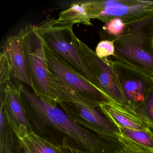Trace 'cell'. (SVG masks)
I'll use <instances>...</instances> for the list:
<instances>
[{"mask_svg": "<svg viewBox=\"0 0 153 153\" xmlns=\"http://www.w3.org/2000/svg\"><path fill=\"white\" fill-rule=\"evenodd\" d=\"M16 85L21 92L22 102L28 119L39 129L50 126L72 140L79 149L87 153H119L124 145L119 139L97 134L79 126L57 106L37 97L21 83Z\"/></svg>", "mask_w": 153, "mask_h": 153, "instance_id": "1", "label": "cell"}, {"mask_svg": "<svg viewBox=\"0 0 153 153\" xmlns=\"http://www.w3.org/2000/svg\"><path fill=\"white\" fill-rule=\"evenodd\" d=\"M125 25L123 34L113 40L112 58L153 76V12Z\"/></svg>", "mask_w": 153, "mask_h": 153, "instance_id": "2", "label": "cell"}, {"mask_svg": "<svg viewBox=\"0 0 153 153\" xmlns=\"http://www.w3.org/2000/svg\"><path fill=\"white\" fill-rule=\"evenodd\" d=\"M54 19L47 18L36 26L39 35L48 48L92 84L91 76L79 56L73 26L58 25Z\"/></svg>", "mask_w": 153, "mask_h": 153, "instance_id": "3", "label": "cell"}, {"mask_svg": "<svg viewBox=\"0 0 153 153\" xmlns=\"http://www.w3.org/2000/svg\"><path fill=\"white\" fill-rule=\"evenodd\" d=\"M18 34L21 37L24 51L28 60L34 94L45 102L58 104L51 93L49 82V68L42 38L36 30V25H27L20 29Z\"/></svg>", "mask_w": 153, "mask_h": 153, "instance_id": "4", "label": "cell"}, {"mask_svg": "<svg viewBox=\"0 0 153 153\" xmlns=\"http://www.w3.org/2000/svg\"><path fill=\"white\" fill-rule=\"evenodd\" d=\"M91 19L105 24L119 18L125 24L153 12V1L142 0H91L80 2Z\"/></svg>", "mask_w": 153, "mask_h": 153, "instance_id": "5", "label": "cell"}, {"mask_svg": "<svg viewBox=\"0 0 153 153\" xmlns=\"http://www.w3.org/2000/svg\"><path fill=\"white\" fill-rule=\"evenodd\" d=\"M76 40L79 56L91 76L92 84L112 101L124 104L121 88L109 59L100 58L78 37Z\"/></svg>", "mask_w": 153, "mask_h": 153, "instance_id": "6", "label": "cell"}, {"mask_svg": "<svg viewBox=\"0 0 153 153\" xmlns=\"http://www.w3.org/2000/svg\"><path fill=\"white\" fill-rule=\"evenodd\" d=\"M42 42L49 71L79 92L88 102L91 107L99 108L101 103L111 100L77 72L63 58L48 48L42 40Z\"/></svg>", "mask_w": 153, "mask_h": 153, "instance_id": "7", "label": "cell"}, {"mask_svg": "<svg viewBox=\"0 0 153 153\" xmlns=\"http://www.w3.org/2000/svg\"><path fill=\"white\" fill-rule=\"evenodd\" d=\"M109 60L121 88L123 105L137 114L148 91L153 85V76L112 57Z\"/></svg>", "mask_w": 153, "mask_h": 153, "instance_id": "8", "label": "cell"}, {"mask_svg": "<svg viewBox=\"0 0 153 153\" xmlns=\"http://www.w3.org/2000/svg\"><path fill=\"white\" fill-rule=\"evenodd\" d=\"M66 114L79 126L97 134L118 139L119 128L96 108L76 102H59Z\"/></svg>", "mask_w": 153, "mask_h": 153, "instance_id": "9", "label": "cell"}, {"mask_svg": "<svg viewBox=\"0 0 153 153\" xmlns=\"http://www.w3.org/2000/svg\"><path fill=\"white\" fill-rule=\"evenodd\" d=\"M0 104L9 124L13 131L24 127L33 130L22 102L21 92L16 84L11 81L1 86Z\"/></svg>", "mask_w": 153, "mask_h": 153, "instance_id": "10", "label": "cell"}, {"mask_svg": "<svg viewBox=\"0 0 153 153\" xmlns=\"http://www.w3.org/2000/svg\"><path fill=\"white\" fill-rule=\"evenodd\" d=\"M12 70L13 76L33 88L28 60L26 56L21 37L18 34L8 37L2 46Z\"/></svg>", "mask_w": 153, "mask_h": 153, "instance_id": "11", "label": "cell"}, {"mask_svg": "<svg viewBox=\"0 0 153 153\" xmlns=\"http://www.w3.org/2000/svg\"><path fill=\"white\" fill-rule=\"evenodd\" d=\"M99 108L117 126L137 130L150 128L136 112L123 104L111 100L101 103Z\"/></svg>", "mask_w": 153, "mask_h": 153, "instance_id": "12", "label": "cell"}, {"mask_svg": "<svg viewBox=\"0 0 153 153\" xmlns=\"http://www.w3.org/2000/svg\"><path fill=\"white\" fill-rule=\"evenodd\" d=\"M118 139L123 143L134 149L153 153V130L150 128L137 130L117 126Z\"/></svg>", "mask_w": 153, "mask_h": 153, "instance_id": "13", "label": "cell"}, {"mask_svg": "<svg viewBox=\"0 0 153 153\" xmlns=\"http://www.w3.org/2000/svg\"><path fill=\"white\" fill-rule=\"evenodd\" d=\"M14 131L18 139L26 145L31 153H61L58 145L55 146L42 137L33 130L22 127Z\"/></svg>", "mask_w": 153, "mask_h": 153, "instance_id": "14", "label": "cell"}, {"mask_svg": "<svg viewBox=\"0 0 153 153\" xmlns=\"http://www.w3.org/2000/svg\"><path fill=\"white\" fill-rule=\"evenodd\" d=\"M91 19L79 2L72 3L69 8L60 12L58 19H54V21L55 25L59 26L75 25L93 26Z\"/></svg>", "mask_w": 153, "mask_h": 153, "instance_id": "15", "label": "cell"}, {"mask_svg": "<svg viewBox=\"0 0 153 153\" xmlns=\"http://www.w3.org/2000/svg\"><path fill=\"white\" fill-rule=\"evenodd\" d=\"M19 139L9 124L5 113H0V153H17Z\"/></svg>", "mask_w": 153, "mask_h": 153, "instance_id": "16", "label": "cell"}, {"mask_svg": "<svg viewBox=\"0 0 153 153\" xmlns=\"http://www.w3.org/2000/svg\"><path fill=\"white\" fill-rule=\"evenodd\" d=\"M126 25L122 19L115 18L105 24L102 29V36L106 40L113 41L124 33Z\"/></svg>", "mask_w": 153, "mask_h": 153, "instance_id": "17", "label": "cell"}, {"mask_svg": "<svg viewBox=\"0 0 153 153\" xmlns=\"http://www.w3.org/2000/svg\"><path fill=\"white\" fill-rule=\"evenodd\" d=\"M137 114L153 130V85L148 91L144 104Z\"/></svg>", "mask_w": 153, "mask_h": 153, "instance_id": "18", "label": "cell"}, {"mask_svg": "<svg viewBox=\"0 0 153 153\" xmlns=\"http://www.w3.org/2000/svg\"><path fill=\"white\" fill-rule=\"evenodd\" d=\"M0 85H5L11 81L13 76L12 70L6 53L3 51L1 53L0 56Z\"/></svg>", "mask_w": 153, "mask_h": 153, "instance_id": "19", "label": "cell"}, {"mask_svg": "<svg viewBox=\"0 0 153 153\" xmlns=\"http://www.w3.org/2000/svg\"><path fill=\"white\" fill-rule=\"evenodd\" d=\"M95 52L100 58L107 59L108 57L114 56L115 47L114 41L106 40L101 41L97 44Z\"/></svg>", "mask_w": 153, "mask_h": 153, "instance_id": "20", "label": "cell"}, {"mask_svg": "<svg viewBox=\"0 0 153 153\" xmlns=\"http://www.w3.org/2000/svg\"><path fill=\"white\" fill-rule=\"evenodd\" d=\"M61 153H87L85 151L75 148L70 145L68 139L66 137L63 138L60 145H58Z\"/></svg>", "mask_w": 153, "mask_h": 153, "instance_id": "21", "label": "cell"}, {"mask_svg": "<svg viewBox=\"0 0 153 153\" xmlns=\"http://www.w3.org/2000/svg\"><path fill=\"white\" fill-rule=\"evenodd\" d=\"M119 153H148L137 149H134L127 145H124V148Z\"/></svg>", "mask_w": 153, "mask_h": 153, "instance_id": "22", "label": "cell"}, {"mask_svg": "<svg viewBox=\"0 0 153 153\" xmlns=\"http://www.w3.org/2000/svg\"><path fill=\"white\" fill-rule=\"evenodd\" d=\"M19 140V142L17 149V153H31L26 145Z\"/></svg>", "mask_w": 153, "mask_h": 153, "instance_id": "23", "label": "cell"}, {"mask_svg": "<svg viewBox=\"0 0 153 153\" xmlns=\"http://www.w3.org/2000/svg\"></svg>", "mask_w": 153, "mask_h": 153, "instance_id": "24", "label": "cell"}]
</instances>
